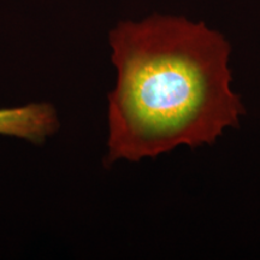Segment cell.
Segmentation results:
<instances>
[{
  "label": "cell",
  "instance_id": "obj_1",
  "mask_svg": "<svg viewBox=\"0 0 260 260\" xmlns=\"http://www.w3.org/2000/svg\"><path fill=\"white\" fill-rule=\"evenodd\" d=\"M116 88L109 94V155L138 161L181 145L212 144L245 113L230 89L232 47L203 22L153 15L110 34Z\"/></svg>",
  "mask_w": 260,
  "mask_h": 260
},
{
  "label": "cell",
  "instance_id": "obj_2",
  "mask_svg": "<svg viewBox=\"0 0 260 260\" xmlns=\"http://www.w3.org/2000/svg\"><path fill=\"white\" fill-rule=\"evenodd\" d=\"M59 128L57 111L47 103L0 110V135L41 144Z\"/></svg>",
  "mask_w": 260,
  "mask_h": 260
}]
</instances>
